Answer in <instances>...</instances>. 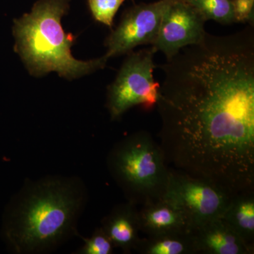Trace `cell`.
Here are the masks:
<instances>
[{"label":"cell","mask_w":254,"mask_h":254,"mask_svg":"<svg viewBox=\"0 0 254 254\" xmlns=\"http://www.w3.org/2000/svg\"><path fill=\"white\" fill-rule=\"evenodd\" d=\"M205 22L187 0H178L164 14L158 36L151 46L170 60L182 48L203 41L207 33Z\"/></svg>","instance_id":"ba28073f"},{"label":"cell","mask_w":254,"mask_h":254,"mask_svg":"<svg viewBox=\"0 0 254 254\" xmlns=\"http://www.w3.org/2000/svg\"><path fill=\"white\" fill-rule=\"evenodd\" d=\"M221 218L242 240L254 247V190L234 195Z\"/></svg>","instance_id":"7c38bea8"},{"label":"cell","mask_w":254,"mask_h":254,"mask_svg":"<svg viewBox=\"0 0 254 254\" xmlns=\"http://www.w3.org/2000/svg\"><path fill=\"white\" fill-rule=\"evenodd\" d=\"M195 254H253L254 247L241 238L222 218L190 230Z\"/></svg>","instance_id":"9c48e42d"},{"label":"cell","mask_w":254,"mask_h":254,"mask_svg":"<svg viewBox=\"0 0 254 254\" xmlns=\"http://www.w3.org/2000/svg\"><path fill=\"white\" fill-rule=\"evenodd\" d=\"M108 165L128 201L137 206L165 196L169 167L161 147L149 132H136L115 144Z\"/></svg>","instance_id":"277c9868"},{"label":"cell","mask_w":254,"mask_h":254,"mask_svg":"<svg viewBox=\"0 0 254 254\" xmlns=\"http://www.w3.org/2000/svg\"><path fill=\"white\" fill-rule=\"evenodd\" d=\"M84 245L78 254H111L113 253V242L101 227L97 228L89 238H83Z\"/></svg>","instance_id":"2e32d148"},{"label":"cell","mask_w":254,"mask_h":254,"mask_svg":"<svg viewBox=\"0 0 254 254\" xmlns=\"http://www.w3.org/2000/svg\"><path fill=\"white\" fill-rule=\"evenodd\" d=\"M138 215L141 232L145 236L190 231L181 208L166 196L142 205Z\"/></svg>","instance_id":"30bf717a"},{"label":"cell","mask_w":254,"mask_h":254,"mask_svg":"<svg viewBox=\"0 0 254 254\" xmlns=\"http://www.w3.org/2000/svg\"><path fill=\"white\" fill-rule=\"evenodd\" d=\"M135 252L141 254H195L190 231L141 237Z\"/></svg>","instance_id":"4fadbf2b"},{"label":"cell","mask_w":254,"mask_h":254,"mask_svg":"<svg viewBox=\"0 0 254 254\" xmlns=\"http://www.w3.org/2000/svg\"><path fill=\"white\" fill-rule=\"evenodd\" d=\"M126 0H88L93 18L98 22L112 27L114 18Z\"/></svg>","instance_id":"9a60e30c"},{"label":"cell","mask_w":254,"mask_h":254,"mask_svg":"<svg viewBox=\"0 0 254 254\" xmlns=\"http://www.w3.org/2000/svg\"><path fill=\"white\" fill-rule=\"evenodd\" d=\"M161 68L156 105L167 165L233 194L254 190V47L208 35Z\"/></svg>","instance_id":"6da1fadb"},{"label":"cell","mask_w":254,"mask_h":254,"mask_svg":"<svg viewBox=\"0 0 254 254\" xmlns=\"http://www.w3.org/2000/svg\"><path fill=\"white\" fill-rule=\"evenodd\" d=\"M205 21L213 20L223 25L235 22L232 0H187Z\"/></svg>","instance_id":"5bb4252c"},{"label":"cell","mask_w":254,"mask_h":254,"mask_svg":"<svg viewBox=\"0 0 254 254\" xmlns=\"http://www.w3.org/2000/svg\"><path fill=\"white\" fill-rule=\"evenodd\" d=\"M86 200L81 184L51 177L28 184L11 210L6 235L18 254L53 250L71 235Z\"/></svg>","instance_id":"7a4b0ae2"},{"label":"cell","mask_w":254,"mask_h":254,"mask_svg":"<svg viewBox=\"0 0 254 254\" xmlns=\"http://www.w3.org/2000/svg\"><path fill=\"white\" fill-rule=\"evenodd\" d=\"M71 0H38L29 13L14 21V50L32 76L55 71L68 80L81 77L104 68L108 58L81 61L71 55L75 37L66 33L62 18Z\"/></svg>","instance_id":"3957f363"},{"label":"cell","mask_w":254,"mask_h":254,"mask_svg":"<svg viewBox=\"0 0 254 254\" xmlns=\"http://www.w3.org/2000/svg\"><path fill=\"white\" fill-rule=\"evenodd\" d=\"M234 195L214 182L169 168L168 185L165 196L181 208L190 230L221 218Z\"/></svg>","instance_id":"8992f818"},{"label":"cell","mask_w":254,"mask_h":254,"mask_svg":"<svg viewBox=\"0 0 254 254\" xmlns=\"http://www.w3.org/2000/svg\"><path fill=\"white\" fill-rule=\"evenodd\" d=\"M235 22L250 23L254 26V0H232Z\"/></svg>","instance_id":"e0dca14e"},{"label":"cell","mask_w":254,"mask_h":254,"mask_svg":"<svg viewBox=\"0 0 254 254\" xmlns=\"http://www.w3.org/2000/svg\"><path fill=\"white\" fill-rule=\"evenodd\" d=\"M101 227L114 247L120 249L125 254L135 252L141 239L137 205L129 201L117 205L103 218Z\"/></svg>","instance_id":"8fae6325"},{"label":"cell","mask_w":254,"mask_h":254,"mask_svg":"<svg viewBox=\"0 0 254 254\" xmlns=\"http://www.w3.org/2000/svg\"><path fill=\"white\" fill-rule=\"evenodd\" d=\"M154 48L130 52L115 81L108 87L107 107L112 120L136 105L150 110L157 104L160 84L155 81Z\"/></svg>","instance_id":"5b68a950"},{"label":"cell","mask_w":254,"mask_h":254,"mask_svg":"<svg viewBox=\"0 0 254 254\" xmlns=\"http://www.w3.org/2000/svg\"><path fill=\"white\" fill-rule=\"evenodd\" d=\"M178 0H158L134 5L125 11L118 27L105 41L110 59L130 53L136 47L152 45L158 36L163 15Z\"/></svg>","instance_id":"52a82bcc"}]
</instances>
